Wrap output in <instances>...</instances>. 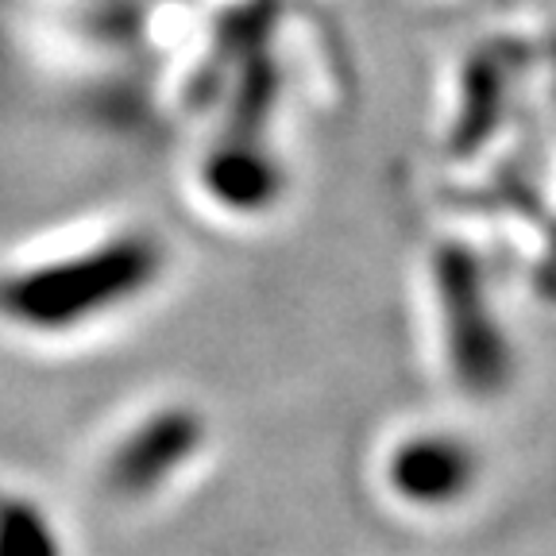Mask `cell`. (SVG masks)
Masks as SVG:
<instances>
[{"label":"cell","mask_w":556,"mask_h":556,"mask_svg":"<svg viewBox=\"0 0 556 556\" xmlns=\"http://www.w3.org/2000/svg\"><path fill=\"white\" fill-rule=\"evenodd\" d=\"M155 275L148 243H109L81 260L47 263L0 287V309L31 329H74L109 305L128 302Z\"/></svg>","instance_id":"1"},{"label":"cell","mask_w":556,"mask_h":556,"mask_svg":"<svg viewBox=\"0 0 556 556\" xmlns=\"http://www.w3.org/2000/svg\"><path fill=\"white\" fill-rule=\"evenodd\" d=\"M201 441V421L182 409L148 417L109 460V483L116 495H148L151 486L166 483L174 471L190 460Z\"/></svg>","instance_id":"2"},{"label":"cell","mask_w":556,"mask_h":556,"mask_svg":"<svg viewBox=\"0 0 556 556\" xmlns=\"http://www.w3.org/2000/svg\"><path fill=\"white\" fill-rule=\"evenodd\" d=\"M476 456L452 437H417L394 448L391 486L414 506H448L468 495Z\"/></svg>","instance_id":"3"},{"label":"cell","mask_w":556,"mask_h":556,"mask_svg":"<svg viewBox=\"0 0 556 556\" xmlns=\"http://www.w3.org/2000/svg\"><path fill=\"white\" fill-rule=\"evenodd\" d=\"M0 556H62L59 533L39 506L0 498Z\"/></svg>","instance_id":"4"}]
</instances>
